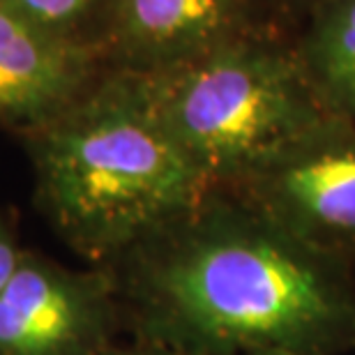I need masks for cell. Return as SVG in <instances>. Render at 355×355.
<instances>
[{
	"label": "cell",
	"instance_id": "cell-12",
	"mask_svg": "<svg viewBox=\"0 0 355 355\" xmlns=\"http://www.w3.org/2000/svg\"><path fill=\"white\" fill-rule=\"evenodd\" d=\"M252 355H300V353H291V351H279V349H270V351H257Z\"/></svg>",
	"mask_w": 355,
	"mask_h": 355
},
{
	"label": "cell",
	"instance_id": "cell-7",
	"mask_svg": "<svg viewBox=\"0 0 355 355\" xmlns=\"http://www.w3.org/2000/svg\"><path fill=\"white\" fill-rule=\"evenodd\" d=\"M102 323L99 291L49 266L21 261L0 291V355H81Z\"/></svg>",
	"mask_w": 355,
	"mask_h": 355
},
{
	"label": "cell",
	"instance_id": "cell-5",
	"mask_svg": "<svg viewBox=\"0 0 355 355\" xmlns=\"http://www.w3.org/2000/svg\"><path fill=\"white\" fill-rule=\"evenodd\" d=\"M284 0H116L104 58L153 74L279 31Z\"/></svg>",
	"mask_w": 355,
	"mask_h": 355
},
{
	"label": "cell",
	"instance_id": "cell-10",
	"mask_svg": "<svg viewBox=\"0 0 355 355\" xmlns=\"http://www.w3.org/2000/svg\"><path fill=\"white\" fill-rule=\"evenodd\" d=\"M19 263H21V257H19L17 247H14L12 238L7 236V231L0 226V291L10 282V277L14 275V270L19 268Z\"/></svg>",
	"mask_w": 355,
	"mask_h": 355
},
{
	"label": "cell",
	"instance_id": "cell-11",
	"mask_svg": "<svg viewBox=\"0 0 355 355\" xmlns=\"http://www.w3.org/2000/svg\"><path fill=\"white\" fill-rule=\"evenodd\" d=\"M92 355H184L178 351H109V353H92Z\"/></svg>",
	"mask_w": 355,
	"mask_h": 355
},
{
	"label": "cell",
	"instance_id": "cell-8",
	"mask_svg": "<svg viewBox=\"0 0 355 355\" xmlns=\"http://www.w3.org/2000/svg\"><path fill=\"white\" fill-rule=\"evenodd\" d=\"M293 46L323 109L355 123V0L311 5L307 26Z\"/></svg>",
	"mask_w": 355,
	"mask_h": 355
},
{
	"label": "cell",
	"instance_id": "cell-4",
	"mask_svg": "<svg viewBox=\"0 0 355 355\" xmlns=\"http://www.w3.org/2000/svg\"><path fill=\"white\" fill-rule=\"evenodd\" d=\"M231 191L355 272V123L332 118Z\"/></svg>",
	"mask_w": 355,
	"mask_h": 355
},
{
	"label": "cell",
	"instance_id": "cell-1",
	"mask_svg": "<svg viewBox=\"0 0 355 355\" xmlns=\"http://www.w3.org/2000/svg\"><path fill=\"white\" fill-rule=\"evenodd\" d=\"M148 243L141 297L178 353H355V272L236 191L212 189Z\"/></svg>",
	"mask_w": 355,
	"mask_h": 355
},
{
	"label": "cell",
	"instance_id": "cell-3",
	"mask_svg": "<svg viewBox=\"0 0 355 355\" xmlns=\"http://www.w3.org/2000/svg\"><path fill=\"white\" fill-rule=\"evenodd\" d=\"M141 76L212 189H233L335 118L318 102L293 42L282 33Z\"/></svg>",
	"mask_w": 355,
	"mask_h": 355
},
{
	"label": "cell",
	"instance_id": "cell-13",
	"mask_svg": "<svg viewBox=\"0 0 355 355\" xmlns=\"http://www.w3.org/2000/svg\"><path fill=\"white\" fill-rule=\"evenodd\" d=\"M284 3H295V5H304L309 10L311 5H316V3H321V0H284Z\"/></svg>",
	"mask_w": 355,
	"mask_h": 355
},
{
	"label": "cell",
	"instance_id": "cell-6",
	"mask_svg": "<svg viewBox=\"0 0 355 355\" xmlns=\"http://www.w3.org/2000/svg\"><path fill=\"white\" fill-rule=\"evenodd\" d=\"M99 58L0 0V120L49 123L92 86Z\"/></svg>",
	"mask_w": 355,
	"mask_h": 355
},
{
	"label": "cell",
	"instance_id": "cell-2",
	"mask_svg": "<svg viewBox=\"0 0 355 355\" xmlns=\"http://www.w3.org/2000/svg\"><path fill=\"white\" fill-rule=\"evenodd\" d=\"M40 182L76 245L111 254L194 212L212 187L159 116L141 74L113 69L42 125Z\"/></svg>",
	"mask_w": 355,
	"mask_h": 355
},
{
	"label": "cell",
	"instance_id": "cell-9",
	"mask_svg": "<svg viewBox=\"0 0 355 355\" xmlns=\"http://www.w3.org/2000/svg\"><path fill=\"white\" fill-rule=\"evenodd\" d=\"M14 10L60 40L102 53L116 0H5Z\"/></svg>",
	"mask_w": 355,
	"mask_h": 355
}]
</instances>
